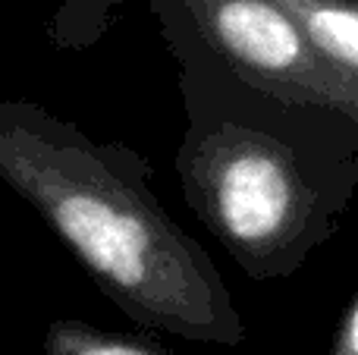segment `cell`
<instances>
[{
    "instance_id": "cell-1",
    "label": "cell",
    "mask_w": 358,
    "mask_h": 355,
    "mask_svg": "<svg viewBox=\"0 0 358 355\" xmlns=\"http://www.w3.org/2000/svg\"><path fill=\"white\" fill-rule=\"evenodd\" d=\"M151 164L25 98L0 101V180L136 327L239 346L245 321L210 255L164 211Z\"/></svg>"
},
{
    "instance_id": "cell-2",
    "label": "cell",
    "mask_w": 358,
    "mask_h": 355,
    "mask_svg": "<svg viewBox=\"0 0 358 355\" xmlns=\"http://www.w3.org/2000/svg\"><path fill=\"white\" fill-rule=\"evenodd\" d=\"M185 132V208L252 280L292 277L336 233L358 182V142L340 126L245 88L185 41H167Z\"/></svg>"
},
{
    "instance_id": "cell-3",
    "label": "cell",
    "mask_w": 358,
    "mask_h": 355,
    "mask_svg": "<svg viewBox=\"0 0 358 355\" xmlns=\"http://www.w3.org/2000/svg\"><path fill=\"white\" fill-rule=\"evenodd\" d=\"M126 0H66L57 48H88ZM164 41H185L245 88L340 126L358 142V79L336 66L277 0H145Z\"/></svg>"
},
{
    "instance_id": "cell-4",
    "label": "cell",
    "mask_w": 358,
    "mask_h": 355,
    "mask_svg": "<svg viewBox=\"0 0 358 355\" xmlns=\"http://www.w3.org/2000/svg\"><path fill=\"white\" fill-rule=\"evenodd\" d=\"M302 31L358 79V0H277Z\"/></svg>"
},
{
    "instance_id": "cell-5",
    "label": "cell",
    "mask_w": 358,
    "mask_h": 355,
    "mask_svg": "<svg viewBox=\"0 0 358 355\" xmlns=\"http://www.w3.org/2000/svg\"><path fill=\"white\" fill-rule=\"evenodd\" d=\"M44 355H182L148 333L107 331L82 318H54L44 327Z\"/></svg>"
},
{
    "instance_id": "cell-6",
    "label": "cell",
    "mask_w": 358,
    "mask_h": 355,
    "mask_svg": "<svg viewBox=\"0 0 358 355\" xmlns=\"http://www.w3.org/2000/svg\"><path fill=\"white\" fill-rule=\"evenodd\" d=\"M330 355H358V293L352 296L346 312H343L336 337L330 343Z\"/></svg>"
}]
</instances>
